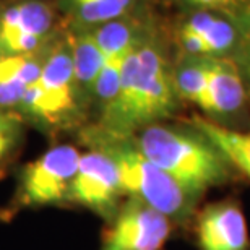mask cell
Instances as JSON below:
<instances>
[{
	"label": "cell",
	"mask_w": 250,
	"mask_h": 250,
	"mask_svg": "<svg viewBox=\"0 0 250 250\" xmlns=\"http://www.w3.org/2000/svg\"><path fill=\"white\" fill-rule=\"evenodd\" d=\"M200 250H249L246 214L237 203L219 202L203 209L197 223Z\"/></svg>",
	"instance_id": "obj_9"
},
{
	"label": "cell",
	"mask_w": 250,
	"mask_h": 250,
	"mask_svg": "<svg viewBox=\"0 0 250 250\" xmlns=\"http://www.w3.org/2000/svg\"><path fill=\"white\" fill-rule=\"evenodd\" d=\"M244 101V84L231 65L207 62V84L198 107L209 114H228L237 111Z\"/></svg>",
	"instance_id": "obj_11"
},
{
	"label": "cell",
	"mask_w": 250,
	"mask_h": 250,
	"mask_svg": "<svg viewBox=\"0 0 250 250\" xmlns=\"http://www.w3.org/2000/svg\"><path fill=\"white\" fill-rule=\"evenodd\" d=\"M56 36V10L46 0H18L0 10V56L41 52Z\"/></svg>",
	"instance_id": "obj_6"
},
{
	"label": "cell",
	"mask_w": 250,
	"mask_h": 250,
	"mask_svg": "<svg viewBox=\"0 0 250 250\" xmlns=\"http://www.w3.org/2000/svg\"><path fill=\"white\" fill-rule=\"evenodd\" d=\"M84 142L101 149L117 167L124 193L137 198L169 219L181 218L192 208L193 200L140 151L130 137H117L94 127L86 130Z\"/></svg>",
	"instance_id": "obj_3"
},
{
	"label": "cell",
	"mask_w": 250,
	"mask_h": 250,
	"mask_svg": "<svg viewBox=\"0 0 250 250\" xmlns=\"http://www.w3.org/2000/svg\"><path fill=\"white\" fill-rule=\"evenodd\" d=\"M86 101L75 78L68 33L56 36L49 44L41 75L28 88L17 112L46 128H63L83 117Z\"/></svg>",
	"instance_id": "obj_4"
},
{
	"label": "cell",
	"mask_w": 250,
	"mask_h": 250,
	"mask_svg": "<svg viewBox=\"0 0 250 250\" xmlns=\"http://www.w3.org/2000/svg\"><path fill=\"white\" fill-rule=\"evenodd\" d=\"M68 38L70 46H72L75 78L86 98L93 99V88L103 68L104 56L91 29H77V31L68 33Z\"/></svg>",
	"instance_id": "obj_13"
},
{
	"label": "cell",
	"mask_w": 250,
	"mask_h": 250,
	"mask_svg": "<svg viewBox=\"0 0 250 250\" xmlns=\"http://www.w3.org/2000/svg\"><path fill=\"white\" fill-rule=\"evenodd\" d=\"M49 46L41 52L0 56V109L18 111L28 88L41 75Z\"/></svg>",
	"instance_id": "obj_10"
},
{
	"label": "cell",
	"mask_w": 250,
	"mask_h": 250,
	"mask_svg": "<svg viewBox=\"0 0 250 250\" xmlns=\"http://www.w3.org/2000/svg\"><path fill=\"white\" fill-rule=\"evenodd\" d=\"M192 124L229 164L236 166L250 179V133L229 130L207 119L195 117Z\"/></svg>",
	"instance_id": "obj_12"
},
{
	"label": "cell",
	"mask_w": 250,
	"mask_h": 250,
	"mask_svg": "<svg viewBox=\"0 0 250 250\" xmlns=\"http://www.w3.org/2000/svg\"><path fill=\"white\" fill-rule=\"evenodd\" d=\"M188 2H192V3H198V5H208V7H213V5H219V3L226 2V0H188Z\"/></svg>",
	"instance_id": "obj_17"
},
{
	"label": "cell",
	"mask_w": 250,
	"mask_h": 250,
	"mask_svg": "<svg viewBox=\"0 0 250 250\" xmlns=\"http://www.w3.org/2000/svg\"><path fill=\"white\" fill-rule=\"evenodd\" d=\"M82 153L72 145H59L21 169L17 202L26 208L59 205L68 200L70 186Z\"/></svg>",
	"instance_id": "obj_5"
},
{
	"label": "cell",
	"mask_w": 250,
	"mask_h": 250,
	"mask_svg": "<svg viewBox=\"0 0 250 250\" xmlns=\"http://www.w3.org/2000/svg\"><path fill=\"white\" fill-rule=\"evenodd\" d=\"M124 193L116 164L98 148L80 156L77 172L68 192V202L88 208L106 218L116 216L121 208L119 200Z\"/></svg>",
	"instance_id": "obj_7"
},
{
	"label": "cell",
	"mask_w": 250,
	"mask_h": 250,
	"mask_svg": "<svg viewBox=\"0 0 250 250\" xmlns=\"http://www.w3.org/2000/svg\"><path fill=\"white\" fill-rule=\"evenodd\" d=\"M135 143L192 200L221 186L229 176V163L202 133L153 124L142 130Z\"/></svg>",
	"instance_id": "obj_2"
},
{
	"label": "cell",
	"mask_w": 250,
	"mask_h": 250,
	"mask_svg": "<svg viewBox=\"0 0 250 250\" xmlns=\"http://www.w3.org/2000/svg\"><path fill=\"white\" fill-rule=\"evenodd\" d=\"M182 28L195 33L205 42L208 54L221 52L234 42V29L228 21L208 13H197L182 24Z\"/></svg>",
	"instance_id": "obj_15"
},
{
	"label": "cell",
	"mask_w": 250,
	"mask_h": 250,
	"mask_svg": "<svg viewBox=\"0 0 250 250\" xmlns=\"http://www.w3.org/2000/svg\"><path fill=\"white\" fill-rule=\"evenodd\" d=\"M133 0H59V7L77 29H93L121 18Z\"/></svg>",
	"instance_id": "obj_14"
},
{
	"label": "cell",
	"mask_w": 250,
	"mask_h": 250,
	"mask_svg": "<svg viewBox=\"0 0 250 250\" xmlns=\"http://www.w3.org/2000/svg\"><path fill=\"white\" fill-rule=\"evenodd\" d=\"M176 88L161 52L140 42L125 59L116 96L101 111L98 128L130 137L156 124L176 107Z\"/></svg>",
	"instance_id": "obj_1"
},
{
	"label": "cell",
	"mask_w": 250,
	"mask_h": 250,
	"mask_svg": "<svg viewBox=\"0 0 250 250\" xmlns=\"http://www.w3.org/2000/svg\"><path fill=\"white\" fill-rule=\"evenodd\" d=\"M109 223L99 250H161L171 236V219L132 197Z\"/></svg>",
	"instance_id": "obj_8"
},
{
	"label": "cell",
	"mask_w": 250,
	"mask_h": 250,
	"mask_svg": "<svg viewBox=\"0 0 250 250\" xmlns=\"http://www.w3.org/2000/svg\"><path fill=\"white\" fill-rule=\"evenodd\" d=\"M21 116L13 111L0 109V163L17 148L21 140Z\"/></svg>",
	"instance_id": "obj_16"
}]
</instances>
